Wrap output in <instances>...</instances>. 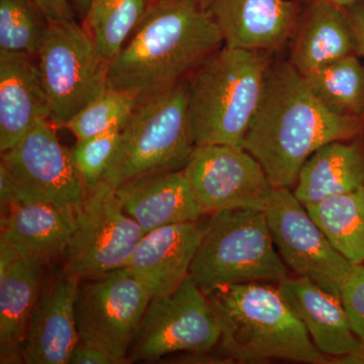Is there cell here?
<instances>
[{"label": "cell", "instance_id": "cell-34", "mask_svg": "<svg viewBox=\"0 0 364 364\" xmlns=\"http://www.w3.org/2000/svg\"><path fill=\"white\" fill-rule=\"evenodd\" d=\"M18 258L20 256L14 249L6 241L0 239V277L6 274Z\"/></svg>", "mask_w": 364, "mask_h": 364}, {"label": "cell", "instance_id": "cell-19", "mask_svg": "<svg viewBox=\"0 0 364 364\" xmlns=\"http://www.w3.org/2000/svg\"><path fill=\"white\" fill-rule=\"evenodd\" d=\"M127 214L146 233L168 225L207 217L182 170L152 174L124 182L116 188Z\"/></svg>", "mask_w": 364, "mask_h": 364}, {"label": "cell", "instance_id": "cell-5", "mask_svg": "<svg viewBox=\"0 0 364 364\" xmlns=\"http://www.w3.org/2000/svg\"><path fill=\"white\" fill-rule=\"evenodd\" d=\"M264 210H223L208 215L189 277L207 296L218 287L249 282L279 284L289 277Z\"/></svg>", "mask_w": 364, "mask_h": 364}, {"label": "cell", "instance_id": "cell-8", "mask_svg": "<svg viewBox=\"0 0 364 364\" xmlns=\"http://www.w3.org/2000/svg\"><path fill=\"white\" fill-rule=\"evenodd\" d=\"M50 107V122L62 128L109 88V62L85 26L75 20L48 23L36 55Z\"/></svg>", "mask_w": 364, "mask_h": 364}, {"label": "cell", "instance_id": "cell-2", "mask_svg": "<svg viewBox=\"0 0 364 364\" xmlns=\"http://www.w3.org/2000/svg\"><path fill=\"white\" fill-rule=\"evenodd\" d=\"M223 46L200 0H149L142 20L109 62L107 85L143 100L186 80Z\"/></svg>", "mask_w": 364, "mask_h": 364}, {"label": "cell", "instance_id": "cell-10", "mask_svg": "<svg viewBox=\"0 0 364 364\" xmlns=\"http://www.w3.org/2000/svg\"><path fill=\"white\" fill-rule=\"evenodd\" d=\"M144 235L124 210L116 188L102 181L88 189L76 214L62 269L81 279L126 267Z\"/></svg>", "mask_w": 364, "mask_h": 364}, {"label": "cell", "instance_id": "cell-20", "mask_svg": "<svg viewBox=\"0 0 364 364\" xmlns=\"http://www.w3.org/2000/svg\"><path fill=\"white\" fill-rule=\"evenodd\" d=\"M301 9L291 36L289 63L301 76L333 62L359 55L355 35L344 9L326 0H312Z\"/></svg>", "mask_w": 364, "mask_h": 364}, {"label": "cell", "instance_id": "cell-6", "mask_svg": "<svg viewBox=\"0 0 364 364\" xmlns=\"http://www.w3.org/2000/svg\"><path fill=\"white\" fill-rule=\"evenodd\" d=\"M196 145L188 112V79L143 98L122 130L121 142L104 181L114 188L139 177L179 171Z\"/></svg>", "mask_w": 364, "mask_h": 364}, {"label": "cell", "instance_id": "cell-22", "mask_svg": "<svg viewBox=\"0 0 364 364\" xmlns=\"http://www.w3.org/2000/svg\"><path fill=\"white\" fill-rule=\"evenodd\" d=\"M363 188L364 134L318 148L304 163L291 191L306 205Z\"/></svg>", "mask_w": 364, "mask_h": 364}, {"label": "cell", "instance_id": "cell-21", "mask_svg": "<svg viewBox=\"0 0 364 364\" xmlns=\"http://www.w3.org/2000/svg\"><path fill=\"white\" fill-rule=\"evenodd\" d=\"M6 210L0 239L21 258L47 265L64 257L75 226L73 213L45 203H16Z\"/></svg>", "mask_w": 364, "mask_h": 364}, {"label": "cell", "instance_id": "cell-3", "mask_svg": "<svg viewBox=\"0 0 364 364\" xmlns=\"http://www.w3.org/2000/svg\"><path fill=\"white\" fill-rule=\"evenodd\" d=\"M221 329L220 358L226 363L275 359L331 364L314 345L305 325L274 282L218 287L207 294Z\"/></svg>", "mask_w": 364, "mask_h": 364}, {"label": "cell", "instance_id": "cell-17", "mask_svg": "<svg viewBox=\"0 0 364 364\" xmlns=\"http://www.w3.org/2000/svg\"><path fill=\"white\" fill-rule=\"evenodd\" d=\"M78 284L62 269L43 287L26 332L23 363L68 364L79 342L74 311Z\"/></svg>", "mask_w": 364, "mask_h": 364}, {"label": "cell", "instance_id": "cell-16", "mask_svg": "<svg viewBox=\"0 0 364 364\" xmlns=\"http://www.w3.org/2000/svg\"><path fill=\"white\" fill-rule=\"evenodd\" d=\"M207 222L202 219L158 228L139 241L126 267L152 298L172 293L188 279Z\"/></svg>", "mask_w": 364, "mask_h": 364}, {"label": "cell", "instance_id": "cell-23", "mask_svg": "<svg viewBox=\"0 0 364 364\" xmlns=\"http://www.w3.org/2000/svg\"><path fill=\"white\" fill-rule=\"evenodd\" d=\"M46 264L18 258L0 277V363H23V346L42 291Z\"/></svg>", "mask_w": 364, "mask_h": 364}, {"label": "cell", "instance_id": "cell-11", "mask_svg": "<svg viewBox=\"0 0 364 364\" xmlns=\"http://www.w3.org/2000/svg\"><path fill=\"white\" fill-rule=\"evenodd\" d=\"M220 338L207 296L188 277L172 293L151 299L127 359L150 363L181 352L205 353Z\"/></svg>", "mask_w": 364, "mask_h": 364}, {"label": "cell", "instance_id": "cell-7", "mask_svg": "<svg viewBox=\"0 0 364 364\" xmlns=\"http://www.w3.org/2000/svg\"><path fill=\"white\" fill-rule=\"evenodd\" d=\"M56 127L40 119L11 149L1 153L2 210L16 203H51L76 215L88 189L59 142Z\"/></svg>", "mask_w": 364, "mask_h": 364}, {"label": "cell", "instance_id": "cell-12", "mask_svg": "<svg viewBox=\"0 0 364 364\" xmlns=\"http://www.w3.org/2000/svg\"><path fill=\"white\" fill-rule=\"evenodd\" d=\"M265 215L275 247L287 268L340 298L355 263L335 249L293 191L274 188Z\"/></svg>", "mask_w": 364, "mask_h": 364}, {"label": "cell", "instance_id": "cell-33", "mask_svg": "<svg viewBox=\"0 0 364 364\" xmlns=\"http://www.w3.org/2000/svg\"><path fill=\"white\" fill-rule=\"evenodd\" d=\"M343 9L355 35L359 56L364 62V1L356 2Z\"/></svg>", "mask_w": 364, "mask_h": 364}, {"label": "cell", "instance_id": "cell-30", "mask_svg": "<svg viewBox=\"0 0 364 364\" xmlns=\"http://www.w3.org/2000/svg\"><path fill=\"white\" fill-rule=\"evenodd\" d=\"M340 299L352 330L364 341V263L354 265L341 287Z\"/></svg>", "mask_w": 364, "mask_h": 364}, {"label": "cell", "instance_id": "cell-29", "mask_svg": "<svg viewBox=\"0 0 364 364\" xmlns=\"http://www.w3.org/2000/svg\"><path fill=\"white\" fill-rule=\"evenodd\" d=\"M121 129L76 141L70 150L72 161L79 176L90 189L104 181L121 142Z\"/></svg>", "mask_w": 364, "mask_h": 364}, {"label": "cell", "instance_id": "cell-18", "mask_svg": "<svg viewBox=\"0 0 364 364\" xmlns=\"http://www.w3.org/2000/svg\"><path fill=\"white\" fill-rule=\"evenodd\" d=\"M50 119V107L37 58L0 52V151L11 149L40 119Z\"/></svg>", "mask_w": 364, "mask_h": 364}, {"label": "cell", "instance_id": "cell-13", "mask_svg": "<svg viewBox=\"0 0 364 364\" xmlns=\"http://www.w3.org/2000/svg\"><path fill=\"white\" fill-rule=\"evenodd\" d=\"M182 172L208 215L231 210L265 212L274 191L258 160L239 146H196Z\"/></svg>", "mask_w": 364, "mask_h": 364}, {"label": "cell", "instance_id": "cell-4", "mask_svg": "<svg viewBox=\"0 0 364 364\" xmlns=\"http://www.w3.org/2000/svg\"><path fill=\"white\" fill-rule=\"evenodd\" d=\"M269 53L223 46L188 79V112L196 146L243 147L259 107Z\"/></svg>", "mask_w": 364, "mask_h": 364}, {"label": "cell", "instance_id": "cell-36", "mask_svg": "<svg viewBox=\"0 0 364 364\" xmlns=\"http://www.w3.org/2000/svg\"><path fill=\"white\" fill-rule=\"evenodd\" d=\"M301 4H306V2L312 1V0H298ZM326 1L331 2L333 4H336L340 7H346L351 6V4H356V2H363L364 0H326Z\"/></svg>", "mask_w": 364, "mask_h": 364}, {"label": "cell", "instance_id": "cell-35", "mask_svg": "<svg viewBox=\"0 0 364 364\" xmlns=\"http://www.w3.org/2000/svg\"><path fill=\"white\" fill-rule=\"evenodd\" d=\"M71 1L78 14L85 18L90 9L91 0H71Z\"/></svg>", "mask_w": 364, "mask_h": 364}, {"label": "cell", "instance_id": "cell-15", "mask_svg": "<svg viewBox=\"0 0 364 364\" xmlns=\"http://www.w3.org/2000/svg\"><path fill=\"white\" fill-rule=\"evenodd\" d=\"M277 286L330 363L364 364V341L352 330L338 296L299 275H289Z\"/></svg>", "mask_w": 364, "mask_h": 364}, {"label": "cell", "instance_id": "cell-31", "mask_svg": "<svg viewBox=\"0 0 364 364\" xmlns=\"http://www.w3.org/2000/svg\"><path fill=\"white\" fill-rule=\"evenodd\" d=\"M68 364H123L102 349L79 341L72 351Z\"/></svg>", "mask_w": 364, "mask_h": 364}, {"label": "cell", "instance_id": "cell-25", "mask_svg": "<svg viewBox=\"0 0 364 364\" xmlns=\"http://www.w3.org/2000/svg\"><path fill=\"white\" fill-rule=\"evenodd\" d=\"M351 55L305 76L318 102L342 117L364 119V62Z\"/></svg>", "mask_w": 364, "mask_h": 364}, {"label": "cell", "instance_id": "cell-9", "mask_svg": "<svg viewBox=\"0 0 364 364\" xmlns=\"http://www.w3.org/2000/svg\"><path fill=\"white\" fill-rule=\"evenodd\" d=\"M151 299L126 267L79 279L74 306L79 341L129 363L127 356Z\"/></svg>", "mask_w": 364, "mask_h": 364}, {"label": "cell", "instance_id": "cell-24", "mask_svg": "<svg viewBox=\"0 0 364 364\" xmlns=\"http://www.w3.org/2000/svg\"><path fill=\"white\" fill-rule=\"evenodd\" d=\"M305 207L336 250L352 263H364V188Z\"/></svg>", "mask_w": 364, "mask_h": 364}, {"label": "cell", "instance_id": "cell-26", "mask_svg": "<svg viewBox=\"0 0 364 364\" xmlns=\"http://www.w3.org/2000/svg\"><path fill=\"white\" fill-rule=\"evenodd\" d=\"M149 0H91L85 18L98 53L111 62L142 20Z\"/></svg>", "mask_w": 364, "mask_h": 364}, {"label": "cell", "instance_id": "cell-14", "mask_svg": "<svg viewBox=\"0 0 364 364\" xmlns=\"http://www.w3.org/2000/svg\"><path fill=\"white\" fill-rule=\"evenodd\" d=\"M219 28L224 45L270 53L291 38L301 4L298 0H200Z\"/></svg>", "mask_w": 364, "mask_h": 364}, {"label": "cell", "instance_id": "cell-28", "mask_svg": "<svg viewBox=\"0 0 364 364\" xmlns=\"http://www.w3.org/2000/svg\"><path fill=\"white\" fill-rule=\"evenodd\" d=\"M47 26L32 0H0V52L36 56Z\"/></svg>", "mask_w": 364, "mask_h": 364}, {"label": "cell", "instance_id": "cell-1", "mask_svg": "<svg viewBox=\"0 0 364 364\" xmlns=\"http://www.w3.org/2000/svg\"><path fill=\"white\" fill-rule=\"evenodd\" d=\"M364 134V119L333 114L289 61L270 63L257 112L243 147L274 188L293 189L299 170L318 148Z\"/></svg>", "mask_w": 364, "mask_h": 364}, {"label": "cell", "instance_id": "cell-32", "mask_svg": "<svg viewBox=\"0 0 364 364\" xmlns=\"http://www.w3.org/2000/svg\"><path fill=\"white\" fill-rule=\"evenodd\" d=\"M32 1L50 25L75 20L70 0H32Z\"/></svg>", "mask_w": 364, "mask_h": 364}, {"label": "cell", "instance_id": "cell-27", "mask_svg": "<svg viewBox=\"0 0 364 364\" xmlns=\"http://www.w3.org/2000/svg\"><path fill=\"white\" fill-rule=\"evenodd\" d=\"M139 102L140 98L133 93L107 88L62 128L71 132L76 141L102 135L114 129L123 130Z\"/></svg>", "mask_w": 364, "mask_h": 364}]
</instances>
